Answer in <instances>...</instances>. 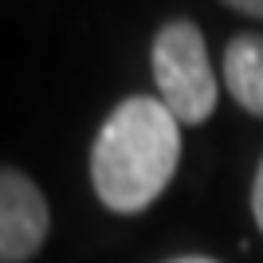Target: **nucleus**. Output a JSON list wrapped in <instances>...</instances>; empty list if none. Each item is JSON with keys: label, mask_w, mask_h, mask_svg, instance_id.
<instances>
[{"label": "nucleus", "mask_w": 263, "mask_h": 263, "mask_svg": "<svg viewBox=\"0 0 263 263\" xmlns=\"http://www.w3.org/2000/svg\"><path fill=\"white\" fill-rule=\"evenodd\" d=\"M181 165V122L154 95H130L110 110L90 145V185L118 216L145 212Z\"/></svg>", "instance_id": "nucleus-1"}, {"label": "nucleus", "mask_w": 263, "mask_h": 263, "mask_svg": "<svg viewBox=\"0 0 263 263\" xmlns=\"http://www.w3.org/2000/svg\"><path fill=\"white\" fill-rule=\"evenodd\" d=\"M157 99L181 126H200L216 110V75L209 63L204 35L193 20H169L154 40Z\"/></svg>", "instance_id": "nucleus-2"}, {"label": "nucleus", "mask_w": 263, "mask_h": 263, "mask_svg": "<svg viewBox=\"0 0 263 263\" xmlns=\"http://www.w3.org/2000/svg\"><path fill=\"white\" fill-rule=\"evenodd\" d=\"M51 209L28 173L0 165V263H28L47 240Z\"/></svg>", "instance_id": "nucleus-3"}, {"label": "nucleus", "mask_w": 263, "mask_h": 263, "mask_svg": "<svg viewBox=\"0 0 263 263\" xmlns=\"http://www.w3.org/2000/svg\"><path fill=\"white\" fill-rule=\"evenodd\" d=\"M224 83L248 114L263 118V35L248 32L224 47Z\"/></svg>", "instance_id": "nucleus-4"}, {"label": "nucleus", "mask_w": 263, "mask_h": 263, "mask_svg": "<svg viewBox=\"0 0 263 263\" xmlns=\"http://www.w3.org/2000/svg\"><path fill=\"white\" fill-rule=\"evenodd\" d=\"M252 212H255V224L263 232V161L255 169V181H252Z\"/></svg>", "instance_id": "nucleus-5"}, {"label": "nucleus", "mask_w": 263, "mask_h": 263, "mask_svg": "<svg viewBox=\"0 0 263 263\" xmlns=\"http://www.w3.org/2000/svg\"><path fill=\"white\" fill-rule=\"evenodd\" d=\"M228 8L243 12V16H255V20H263V0H224Z\"/></svg>", "instance_id": "nucleus-6"}, {"label": "nucleus", "mask_w": 263, "mask_h": 263, "mask_svg": "<svg viewBox=\"0 0 263 263\" xmlns=\"http://www.w3.org/2000/svg\"><path fill=\"white\" fill-rule=\"evenodd\" d=\"M165 263H216L209 255H177V259H165Z\"/></svg>", "instance_id": "nucleus-7"}]
</instances>
